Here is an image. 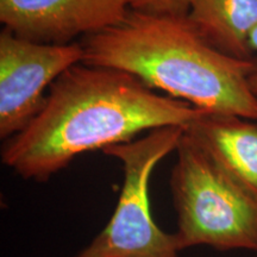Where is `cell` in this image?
Returning a JSON list of instances; mask_svg holds the SVG:
<instances>
[{
    "mask_svg": "<svg viewBox=\"0 0 257 257\" xmlns=\"http://www.w3.org/2000/svg\"><path fill=\"white\" fill-rule=\"evenodd\" d=\"M185 133L234 181L257 199V121L202 112Z\"/></svg>",
    "mask_w": 257,
    "mask_h": 257,
    "instance_id": "7",
    "label": "cell"
},
{
    "mask_svg": "<svg viewBox=\"0 0 257 257\" xmlns=\"http://www.w3.org/2000/svg\"><path fill=\"white\" fill-rule=\"evenodd\" d=\"M170 175L180 251L207 245L257 251V199L184 133Z\"/></svg>",
    "mask_w": 257,
    "mask_h": 257,
    "instance_id": "3",
    "label": "cell"
},
{
    "mask_svg": "<svg viewBox=\"0 0 257 257\" xmlns=\"http://www.w3.org/2000/svg\"><path fill=\"white\" fill-rule=\"evenodd\" d=\"M81 43L47 44L0 32V138L24 130L40 113L49 89L62 74L82 63Z\"/></svg>",
    "mask_w": 257,
    "mask_h": 257,
    "instance_id": "5",
    "label": "cell"
},
{
    "mask_svg": "<svg viewBox=\"0 0 257 257\" xmlns=\"http://www.w3.org/2000/svg\"><path fill=\"white\" fill-rule=\"evenodd\" d=\"M202 112L123 70L79 63L51 85L31 123L5 141L2 161L22 179L44 182L81 154L128 143L144 131L185 128Z\"/></svg>",
    "mask_w": 257,
    "mask_h": 257,
    "instance_id": "1",
    "label": "cell"
},
{
    "mask_svg": "<svg viewBox=\"0 0 257 257\" xmlns=\"http://www.w3.org/2000/svg\"><path fill=\"white\" fill-rule=\"evenodd\" d=\"M184 133L180 126L159 127L102 152L123 165V187L104 230L75 257H179L174 233L153 219L149 181L157 163L176 152Z\"/></svg>",
    "mask_w": 257,
    "mask_h": 257,
    "instance_id": "4",
    "label": "cell"
},
{
    "mask_svg": "<svg viewBox=\"0 0 257 257\" xmlns=\"http://www.w3.org/2000/svg\"><path fill=\"white\" fill-rule=\"evenodd\" d=\"M248 44H249V49L251 50V53L256 56V54H257V27L255 29H252L251 32L249 34Z\"/></svg>",
    "mask_w": 257,
    "mask_h": 257,
    "instance_id": "10",
    "label": "cell"
},
{
    "mask_svg": "<svg viewBox=\"0 0 257 257\" xmlns=\"http://www.w3.org/2000/svg\"><path fill=\"white\" fill-rule=\"evenodd\" d=\"M81 44L82 63L123 70L199 110L257 120V98L249 86L257 61L220 53L187 15L130 9L120 23L85 37Z\"/></svg>",
    "mask_w": 257,
    "mask_h": 257,
    "instance_id": "2",
    "label": "cell"
},
{
    "mask_svg": "<svg viewBox=\"0 0 257 257\" xmlns=\"http://www.w3.org/2000/svg\"><path fill=\"white\" fill-rule=\"evenodd\" d=\"M128 10L127 0H0V22L27 40L69 44L120 23Z\"/></svg>",
    "mask_w": 257,
    "mask_h": 257,
    "instance_id": "6",
    "label": "cell"
},
{
    "mask_svg": "<svg viewBox=\"0 0 257 257\" xmlns=\"http://www.w3.org/2000/svg\"><path fill=\"white\" fill-rule=\"evenodd\" d=\"M187 17L199 35L225 55L257 61L248 37L257 27V0H189Z\"/></svg>",
    "mask_w": 257,
    "mask_h": 257,
    "instance_id": "8",
    "label": "cell"
},
{
    "mask_svg": "<svg viewBox=\"0 0 257 257\" xmlns=\"http://www.w3.org/2000/svg\"><path fill=\"white\" fill-rule=\"evenodd\" d=\"M131 10L150 14L186 16L188 14L189 0H127Z\"/></svg>",
    "mask_w": 257,
    "mask_h": 257,
    "instance_id": "9",
    "label": "cell"
}]
</instances>
